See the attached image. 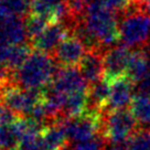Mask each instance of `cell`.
<instances>
[{
  "mask_svg": "<svg viewBox=\"0 0 150 150\" xmlns=\"http://www.w3.org/2000/svg\"><path fill=\"white\" fill-rule=\"evenodd\" d=\"M56 62L50 54L40 51L31 52L28 59L11 74L13 84L24 89L42 92L51 85L56 75Z\"/></svg>",
  "mask_w": 150,
  "mask_h": 150,
  "instance_id": "obj_1",
  "label": "cell"
},
{
  "mask_svg": "<svg viewBox=\"0 0 150 150\" xmlns=\"http://www.w3.org/2000/svg\"><path fill=\"white\" fill-rule=\"evenodd\" d=\"M82 20L104 51L120 41L118 19L103 0H91Z\"/></svg>",
  "mask_w": 150,
  "mask_h": 150,
  "instance_id": "obj_2",
  "label": "cell"
},
{
  "mask_svg": "<svg viewBox=\"0 0 150 150\" xmlns=\"http://www.w3.org/2000/svg\"><path fill=\"white\" fill-rule=\"evenodd\" d=\"M118 25L122 45L150 52V16L144 6L136 1L126 13L118 17Z\"/></svg>",
  "mask_w": 150,
  "mask_h": 150,
  "instance_id": "obj_3",
  "label": "cell"
},
{
  "mask_svg": "<svg viewBox=\"0 0 150 150\" xmlns=\"http://www.w3.org/2000/svg\"><path fill=\"white\" fill-rule=\"evenodd\" d=\"M139 128L130 109L106 110L103 114L100 134L107 141L127 142Z\"/></svg>",
  "mask_w": 150,
  "mask_h": 150,
  "instance_id": "obj_4",
  "label": "cell"
},
{
  "mask_svg": "<svg viewBox=\"0 0 150 150\" xmlns=\"http://www.w3.org/2000/svg\"><path fill=\"white\" fill-rule=\"evenodd\" d=\"M44 97L43 92L19 87L14 84L7 85L0 93L1 102L14 112L19 117L28 118L33 109Z\"/></svg>",
  "mask_w": 150,
  "mask_h": 150,
  "instance_id": "obj_5",
  "label": "cell"
},
{
  "mask_svg": "<svg viewBox=\"0 0 150 150\" xmlns=\"http://www.w3.org/2000/svg\"><path fill=\"white\" fill-rule=\"evenodd\" d=\"M104 112L86 110L77 117L67 118L63 120V125L72 144L88 140L100 134Z\"/></svg>",
  "mask_w": 150,
  "mask_h": 150,
  "instance_id": "obj_6",
  "label": "cell"
},
{
  "mask_svg": "<svg viewBox=\"0 0 150 150\" xmlns=\"http://www.w3.org/2000/svg\"><path fill=\"white\" fill-rule=\"evenodd\" d=\"M47 88L61 95L65 100L66 96L71 94L88 91L89 85L83 77L80 70L75 67H62L61 70H57L55 77Z\"/></svg>",
  "mask_w": 150,
  "mask_h": 150,
  "instance_id": "obj_7",
  "label": "cell"
},
{
  "mask_svg": "<svg viewBox=\"0 0 150 150\" xmlns=\"http://www.w3.org/2000/svg\"><path fill=\"white\" fill-rule=\"evenodd\" d=\"M70 32H72V27L69 22H51L38 37L31 40L32 45L35 49V51L51 54L54 53L62 41L70 35Z\"/></svg>",
  "mask_w": 150,
  "mask_h": 150,
  "instance_id": "obj_8",
  "label": "cell"
},
{
  "mask_svg": "<svg viewBox=\"0 0 150 150\" xmlns=\"http://www.w3.org/2000/svg\"><path fill=\"white\" fill-rule=\"evenodd\" d=\"M131 51L125 45H116L107 49L104 52V79L109 83L118 77L125 76L128 63L130 60Z\"/></svg>",
  "mask_w": 150,
  "mask_h": 150,
  "instance_id": "obj_9",
  "label": "cell"
},
{
  "mask_svg": "<svg viewBox=\"0 0 150 150\" xmlns=\"http://www.w3.org/2000/svg\"><path fill=\"white\" fill-rule=\"evenodd\" d=\"M86 52L87 49L80 39L74 34H70L57 47L53 56L56 63L63 67H75L80 65Z\"/></svg>",
  "mask_w": 150,
  "mask_h": 150,
  "instance_id": "obj_10",
  "label": "cell"
},
{
  "mask_svg": "<svg viewBox=\"0 0 150 150\" xmlns=\"http://www.w3.org/2000/svg\"><path fill=\"white\" fill-rule=\"evenodd\" d=\"M29 39L25 20L20 17L0 19V45H20L25 44Z\"/></svg>",
  "mask_w": 150,
  "mask_h": 150,
  "instance_id": "obj_11",
  "label": "cell"
},
{
  "mask_svg": "<svg viewBox=\"0 0 150 150\" xmlns=\"http://www.w3.org/2000/svg\"><path fill=\"white\" fill-rule=\"evenodd\" d=\"M136 85L127 76L118 77L110 83V94L108 99L107 110L126 109L134 99V89Z\"/></svg>",
  "mask_w": 150,
  "mask_h": 150,
  "instance_id": "obj_12",
  "label": "cell"
},
{
  "mask_svg": "<svg viewBox=\"0 0 150 150\" xmlns=\"http://www.w3.org/2000/svg\"><path fill=\"white\" fill-rule=\"evenodd\" d=\"M79 70L88 85L104 79V52L87 51L79 65Z\"/></svg>",
  "mask_w": 150,
  "mask_h": 150,
  "instance_id": "obj_13",
  "label": "cell"
},
{
  "mask_svg": "<svg viewBox=\"0 0 150 150\" xmlns=\"http://www.w3.org/2000/svg\"><path fill=\"white\" fill-rule=\"evenodd\" d=\"M41 140L45 150H66L69 146V137L63 122H51L43 128Z\"/></svg>",
  "mask_w": 150,
  "mask_h": 150,
  "instance_id": "obj_14",
  "label": "cell"
},
{
  "mask_svg": "<svg viewBox=\"0 0 150 150\" xmlns=\"http://www.w3.org/2000/svg\"><path fill=\"white\" fill-rule=\"evenodd\" d=\"M150 69V53L145 49L131 51L126 75L136 85L145 77Z\"/></svg>",
  "mask_w": 150,
  "mask_h": 150,
  "instance_id": "obj_15",
  "label": "cell"
},
{
  "mask_svg": "<svg viewBox=\"0 0 150 150\" xmlns=\"http://www.w3.org/2000/svg\"><path fill=\"white\" fill-rule=\"evenodd\" d=\"M30 53V47L27 43L10 47L0 45V63L14 72L25 62Z\"/></svg>",
  "mask_w": 150,
  "mask_h": 150,
  "instance_id": "obj_16",
  "label": "cell"
},
{
  "mask_svg": "<svg viewBox=\"0 0 150 150\" xmlns=\"http://www.w3.org/2000/svg\"><path fill=\"white\" fill-rule=\"evenodd\" d=\"M110 94V83L107 80H100L89 85L88 108L89 110L104 112L107 110L108 99Z\"/></svg>",
  "mask_w": 150,
  "mask_h": 150,
  "instance_id": "obj_17",
  "label": "cell"
},
{
  "mask_svg": "<svg viewBox=\"0 0 150 150\" xmlns=\"http://www.w3.org/2000/svg\"><path fill=\"white\" fill-rule=\"evenodd\" d=\"M130 112L139 127L150 129V96L136 94L130 104Z\"/></svg>",
  "mask_w": 150,
  "mask_h": 150,
  "instance_id": "obj_18",
  "label": "cell"
},
{
  "mask_svg": "<svg viewBox=\"0 0 150 150\" xmlns=\"http://www.w3.org/2000/svg\"><path fill=\"white\" fill-rule=\"evenodd\" d=\"M31 5L32 0H0V19L29 16Z\"/></svg>",
  "mask_w": 150,
  "mask_h": 150,
  "instance_id": "obj_19",
  "label": "cell"
},
{
  "mask_svg": "<svg viewBox=\"0 0 150 150\" xmlns=\"http://www.w3.org/2000/svg\"><path fill=\"white\" fill-rule=\"evenodd\" d=\"M127 150H150V129L139 128L128 140Z\"/></svg>",
  "mask_w": 150,
  "mask_h": 150,
  "instance_id": "obj_20",
  "label": "cell"
},
{
  "mask_svg": "<svg viewBox=\"0 0 150 150\" xmlns=\"http://www.w3.org/2000/svg\"><path fill=\"white\" fill-rule=\"evenodd\" d=\"M50 23L51 22L49 20H47L45 18L37 16V14L30 13L28 19L25 20V28H27L29 39L33 40L34 38L38 37L40 33L42 32Z\"/></svg>",
  "mask_w": 150,
  "mask_h": 150,
  "instance_id": "obj_21",
  "label": "cell"
},
{
  "mask_svg": "<svg viewBox=\"0 0 150 150\" xmlns=\"http://www.w3.org/2000/svg\"><path fill=\"white\" fill-rule=\"evenodd\" d=\"M105 138L102 136V134H99L88 140L75 142L72 145L71 150H105Z\"/></svg>",
  "mask_w": 150,
  "mask_h": 150,
  "instance_id": "obj_22",
  "label": "cell"
},
{
  "mask_svg": "<svg viewBox=\"0 0 150 150\" xmlns=\"http://www.w3.org/2000/svg\"><path fill=\"white\" fill-rule=\"evenodd\" d=\"M103 2L110 11L120 17L134 6L135 0H103Z\"/></svg>",
  "mask_w": 150,
  "mask_h": 150,
  "instance_id": "obj_23",
  "label": "cell"
},
{
  "mask_svg": "<svg viewBox=\"0 0 150 150\" xmlns=\"http://www.w3.org/2000/svg\"><path fill=\"white\" fill-rule=\"evenodd\" d=\"M18 115L0 102V126H11L18 120Z\"/></svg>",
  "mask_w": 150,
  "mask_h": 150,
  "instance_id": "obj_24",
  "label": "cell"
},
{
  "mask_svg": "<svg viewBox=\"0 0 150 150\" xmlns=\"http://www.w3.org/2000/svg\"><path fill=\"white\" fill-rule=\"evenodd\" d=\"M69 1H73V2H77V4H81V5L83 6H86L88 5L89 2H91V0H69Z\"/></svg>",
  "mask_w": 150,
  "mask_h": 150,
  "instance_id": "obj_25",
  "label": "cell"
},
{
  "mask_svg": "<svg viewBox=\"0 0 150 150\" xmlns=\"http://www.w3.org/2000/svg\"><path fill=\"white\" fill-rule=\"evenodd\" d=\"M145 10L147 11V13H148V14L150 16V1H149V2H147V4H146V6H145Z\"/></svg>",
  "mask_w": 150,
  "mask_h": 150,
  "instance_id": "obj_26",
  "label": "cell"
},
{
  "mask_svg": "<svg viewBox=\"0 0 150 150\" xmlns=\"http://www.w3.org/2000/svg\"><path fill=\"white\" fill-rule=\"evenodd\" d=\"M137 1H138V2H140L142 6H146V4H147V2H149L150 0H137Z\"/></svg>",
  "mask_w": 150,
  "mask_h": 150,
  "instance_id": "obj_27",
  "label": "cell"
},
{
  "mask_svg": "<svg viewBox=\"0 0 150 150\" xmlns=\"http://www.w3.org/2000/svg\"><path fill=\"white\" fill-rule=\"evenodd\" d=\"M14 150H21V149H14Z\"/></svg>",
  "mask_w": 150,
  "mask_h": 150,
  "instance_id": "obj_28",
  "label": "cell"
}]
</instances>
